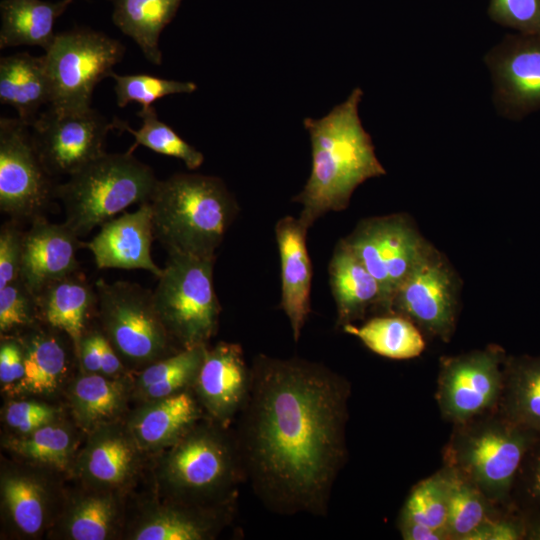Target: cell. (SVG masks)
I'll list each match as a JSON object with an SVG mask.
<instances>
[{
    "label": "cell",
    "mask_w": 540,
    "mask_h": 540,
    "mask_svg": "<svg viewBox=\"0 0 540 540\" xmlns=\"http://www.w3.org/2000/svg\"><path fill=\"white\" fill-rule=\"evenodd\" d=\"M526 526L525 539L540 540V516L524 519Z\"/></svg>",
    "instance_id": "obj_48"
},
{
    "label": "cell",
    "mask_w": 540,
    "mask_h": 540,
    "mask_svg": "<svg viewBox=\"0 0 540 540\" xmlns=\"http://www.w3.org/2000/svg\"><path fill=\"white\" fill-rule=\"evenodd\" d=\"M223 426H194L173 444L165 463L171 486L186 498L231 496L244 480L235 436Z\"/></svg>",
    "instance_id": "obj_9"
},
{
    "label": "cell",
    "mask_w": 540,
    "mask_h": 540,
    "mask_svg": "<svg viewBox=\"0 0 540 540\" xmlns=\"http://www.w3.org/2000/svg\"><path fill=\"white\" fill-rule=\"evenodd\" d=\"M118 130V119L109 121L92 107L60 112L49 108L30 125L38 155L53 176H70L105 153L109 131Z\"/></svg>",
    "instance_id": "obj_14"
},
{
    "label": "cell",
    "mask_w": 540,
    "mask_h": 540,
    "mask_svg": "<svg viewBox=\"0 0 540 540\" xmlns=\"http://www.w3.org/2000/svg\"><path fill=\"white\" fill-rule=\"evenodd\" d=\"M309 228L299 218L285 216L275 226L281 266V308L297 342L311 312L312 264L306 239Z\"/></svg>",
    "instance_id": "obj_19"
},
{
    "label": "cell",
    "mask_w": 540,
    "mask_h": 540,
    "mask_svg": "<svg viewBox=\"0 0 540 540\" xmlns=\"http://www.w3.org/2000/svg\"><path fill=\"white\" fill-rule=\"evenodd\" d=\"M357 337L372 352L394 360L418 357L425 349L422 331L408 318L396 314H379L360 326L342 327Z\"/></svg>",
    "instance_id": "obj_27"
},
{
    "label": "cell",
    "mask_w": 540,
    "mask_h": 540,
    "mask_svg": "<svg viewBox=\"0 0 540 540\" xmlns=\"http://www.w3.org/2000/svg\"><path fill=\"white\" fill-rule=\"evenodd\" d=\"M214 516L185 510H168L148 519L135 532L136 540H203L218 528Z\"/></svg>",
    "instance_id": "obj_33"
},
{
    "label": "cell",
    "mask_w": 540,
    "mask_h": 540,
    "mask_svg": "<svg viewBox=\"0 0 540 540\" xmlns=\"http://www.w3.org/2000/svg\"><path fill=\"white\" fill-rule=\"evenodd\" d=\"M158 181L132 153L105 152L58 183L55 197L64 207V223L82 237L130 205L149 202Z\"/></svg>",
    "instance_id": "obj_5"
},
{
    "label": "cell",
    "mask_w": 540,
    "mask_h": 540,
    "mask_svg": "<svg viewBox=\"0 0 540 540\" xmlns=\"http://www.w3.org/2000/svg\"><path fill=\"white\" fill-rule=\"evenodd\" d=\"M39 320L34 293L20 279L0 288V332L32 328Z\"/></svg>",
    "instance_id": "obj_40"
},
{
    "label": "cell",
    "mask_w": 540,
    "mask_h": 540,
    "mask_svg": "<svg viewBox=\"0 0 540 540\" xmlns=\"http://www.w3.org/2000/svg\"><path fill=\"white\" fill-rule=\"evenodd\" d=\"M43 165L30 126L0 118V210L14 221L44 217L58 183Z\"/></svg>",
    "instance_id": "obj_12"
},
{
    "label": "cell",
    "mask_w": 540,
    "mask_h": 540,
    "mask_svg": "<svg viewBox=\"0 0 540 540\" xmlns=\"http://www.w3.org/2000/svg\"><path fill=\"white\" fill-rule=\"evenodd\" d=\"M460 279L433 245L394 294L390 313L411 320L425 334L448 342L459 312Z\"/></svg>",
    "instance_id": "obj_13"
},
{
    "label": "cell",
    "mask_w": 540,
    "mask_h": 540,
    "mask_svg": "<svg viewBox=\"0 0 540 540\" xmlns=\"http://www.w3.org/2000/svg\"><path fill=\"white\" fill-rule=\"evenodd\" d=\"M200 409L188 391L157 399L142 410L133 423L139 442L146 446L175 443L196 425Z\"/></svg>",
    "instance_id": "obj_26"
},
{
    "label": "cell",
    "mask_w": 540,
    "mask_h": 540,
    "mask_svg": "<svg viewBox=\"0 0 540 540\" xmlns=\"http://www.w3.org/2000/svg\"><path fill=\"white\" fill-rule=\"evenodd\" d=\"M74 0H2L0 48L28 45L46 51L56 33V20Z\"/></svg>",
    "instance_id": "obj_23"
},
{
    "label": "cell",
    "mask_w": 540,
    "mask_h": 540,
    "mask_svg": "<svg viewBox=\"0 0 540 540\" xmlns=\"http://www.w3.org/2000/svg\"><path fill=\"white\" fill-rule=\"evenodd\" d=\"M124 54L119 40L88 27L56 33L44 53L51 86L49 108L60 112L91 108L96 85L111 76Z\"/></svg>",
    "instance_id": "obj_7"
},
{
    "label": "cell",
    "mask_w": 540,
    "mask_h": 540,
    "mask_svg": "<svg viewBox=\"0 0 540 540\" xmlns=\"http://www.w3.org/2000/svg\"><path fill=\"white\" fill-rule=\"evenodd\" d=\"M39 320L65 333L78 352L89 315L97 310V292L77 270L58 279L36 295Z\"/></svg>",
    "instance_id": "obj_21"
},
{
    "label": "cell",
    "mask_w": 540,
    "mask_h": 540,
    "mask_svg": "<svg viewBox=\"0 0 540 540\" xmlns=\"http://www.w3.org/2000/svg\"><path fill=\"white\" fill-rule=\"evenodd\" d=\"M102 333L119 357L151 364L177 351L156 310L153 292L128 281L95 282Z\"/></svg>",
    "instance_id": "obj_8"
},
{
    "label": "cell",
    "mask_w": 540,
    "mask_h": 540,
    "mask_svg": "<svg viewBox=\"0 0 540 540\" xmlns=\"http://www.w3.org/2000/svg\"><path fill=\"white\" fill-rule=\"evenodd\" d=\"M483 61L501 117L519 121L540 109V33L507 35L486 52Z\"/></svg>",
    "instance_id": "obj_15"
},
{
    "label": "cell",
    "mask_w": 540,
    "mask_h": 540,
    "mask_svg": "<svg viewBox=\"0 0 540 540\" xmlns=\"http://www.w3.org/2000/svg\"><path fill=\"white\" fill-rule=\"evenodd\" d=\"M498 412L540 436V356H507Z\"/></svg>",
    "instance_id": "obj_24"
},
{
    "label": "cell",
    "mask_w": 540,
    "mask_h": 540,
    "mask_svg": "<svg viewBox=\"0 0 540 540\" xmlns=\"http://www.w3.org/2000/svg\"><path fill=\"white\" fill-rule=\"evenodd\" d=\"M207 345L180 349L159 359L141 373L139 382L145 395L153 400L181 392L193 384Z\"/></svg>",
    "instance_id": "obj_30"
},
{
    "label": "cell",
    "mask_w": 540,
    "mask_h": 540,
    "mask_svg": "<svg viewBox=\"0 0 540 540\" xmlns=\"http://www.w3.org/2000/svg\"><path fill=\"white\" fill-rule=\"evenodd\" d=\"M448 503L449 474L447 468L443 467L411 489L399 518L409 519L447 534Z\"/></svg>",
    "instance_id": "obj_32"
},
{
    "label": "cell",
    "mask_w": 540,
    "mask_h": 540,
    "mask_svg": "<svg viewBox=\"0 0 540 540\" xmlns=\"http://www.w3.org/2000/svg\"><path fill=\"white\" fill-rule=\"evenodd\" d=\"M72 392L76 412L87 424L113 416L122 401L120 386L97 373L78 379Z\"/></svg>",
    "instance_id": "obj_35"
},
{
    "label": "cell",
    "mask_w": 540,
    "mask_h": 540,
    "mask_svg": "<svg viewBox=\"0 0 540 540\" xmlns=\"http://www.w3.org/2000/svg\"><path fill=\"white\" fill-rule=\"evenodd\" d=\"M2 496L16 526L26 534L37 533L44 522L41 487L32 479L11 476L2 481Z\"/></svg>",
    "instance_id": "obj_36"
},
{
    "label": "cell",
    "mask_w": 540,
    "mask_h": 540,
    "mask_svg": "<svg viewBox=\"0 0 540 540\" xmlns=\"http://www.w3.org/2000/svg\"><path fill=\"white\" fill-rule=\"evenodd\" d=\"M11 448L25 458L60 468L68 461L71 437L63 427L47 424L13 441Z\"/></svg>",
    "instance_id": "obj_38"
},
{
    "label": "cell",
    "mask_w": 540,
    "mask_h": 540,
    "mask_svg": "<svg viewBox=\"0 0 540 540\" xmlns=\"http://www.w3.org/2000/svg\"><path fill=\"white\" fill-rule=\"evenodd\" d=\"M81 247L85 243L65 223L37 218L24 232L19 278L36 295L50 283L79 270L77 251Z\"/></svg>",
    "instance_id": "obj_18"
},
{
    "label": "cell",
    "mask_w": 540,
    "mask_h": 540,
    "mask_svg": "<svg viewBox=\"0 0 540 540\" xmlns=\"http://www.w3.org/2000/svg\"><path fill=\"white\" fill-rule=\"evenodd\" d=\"M53 418L52 407L29 401L10 403L5 413L7 424L24 434H29L49 424Z\"/></svg>",
    "instance_id": "obj_45"
},
{
    "label": "cell",
    "mask_w": 540,
    "mask_h": 540,
    "mask_svg": "<svg viewBox=\"0 0 540 540\" xmlns=\"http://www.w3.org/2000/svg\"><path fill=\"white\" fill-rule=\"evenodd\" d=\"M399 531L405 540H445L446 532L428 527L418 522L399 518Z\"/></svg>",
    "instance_id": "obj_47"
},
{
    "label": "cell",
    "mask_w": 540,
    "mask_h": 540,
    "mask_svg": "<svg viewBox=\"0 0 540 540\" xmlns=\"http://www.w3.org/2000/svg\"><path fill=\"white\" fill-rule=\"evenodd\" d=\"M193 384L211 417L227 428L244 406L250 386V367L241 346L219 342L213 348L206 347Z\"/></svg>",
    "instance_id": "obj_16"
},
{
    "label": "cell",
    "mask_w": 540,
    "mask_h": 540,
    "mask_svg": "<svg viewBox=\"0 0 540 540\" xmlns=\"http://www.w3.org/2000/svg\"><path fill=\"white\" fill-rule=\"evenodd\" d=\"M490 14L519 33H540V0H491Z\"/></svg>",
    "instance_id": "obj_43"
},
{
    "label": "cell",
    "mask_w": 540,
    "mask_h": 540,
    "mask_svg": "<svg viewBox=\"0 0 540 540\" xmlns=\"http://www.w3.org/2000/svg\"><path fill=\"white\" fill-rule=\"evenodd\" d=\"M137 115L142 121L138 130L118 119V130L127 131L134 136V144L128 152L132 153L141 145L156 153L182 160L189 170H196L202 165L204 155L161 121L153 105L142 108Z\"/></svg>",
    "instance_id": "obj_31"
},
{
    "label": "cell",
    "mask_w": 540,
    "mask_h": 540,
    "mask_svg": "<svg viewBox=\"0 0 540 540\" xmlns=\"http://www.w3.org/2000/svg\"><path fill=\"white\" fill-rule=\"evenodd\" d=\"M24 352L18 339H4L0 346V381L18 382L24 376Z\"/></svg>",
    "instance_id": "obj_46"
},
{
    "label": "cell",
    "mask_w": 540,
    "mask_h": 540,
    "mask_svg": "<svg viewBox=\"0 0 540 540\" xmlns=\"http://www.w3.org/2000/svg\"><path fill=\"white\" fill-rule=\"evenodd\" d=\"M52 331L31 329L19 339L24 352V376L16 383V392L53 391L67 370L68 352L62 339Z\"/></svg>",
    "instance_id": "obj_28"
},
{
    "label": "cell",
    "mask_w": 540,
    "mask_h": 540,
    "mask_svg": "<svg viewBox=\"0 0 540 540\" xmlns=\"http://www.w3.org/2000/svg\"><path fill=\"white\" fill-rule=\"evenodd\" d=\"M362 96V89L356 87L324 117L303 121L311 142L312 168L292 201L302 205L299 220L308 228L328 212L346 209L360 184L386 174L359 117Z\"/></svg>",
    "instance_id": "obj_2"
},
{
    "label": "cell",
    "mask_w": 540,
    "mask_h": 540,
    "mask_svg": "<svg viewBox=\"0 0 540 540\" xmlns=\"http://www.w3.org/2000/svg\"><path fill=\"white\" fill-rule=\"evenodd\" d=\"M168 254L152 291L156 310L181 349L207 345L216 333L221 312L213 279L216 257Z\"/></svg>",
    "instance_id": "obj_6"
},
{
    "label": "cell",
    "mask_w": 540,
    "mask_h": 540,
    "mask_svg": "<svg viewBox=\"0 0 540 540\" xmlns=\"http://www.w3.org/2000/svg\"><path fill=\"white\" fill-rule=\"evenodd\" d=\"M512 507L524 519L540 516V436L526 452L518 470L512 490Z\"/></svg>",
    "instance_id": "obj_41"
},
{
    "label": "cell",
    "mask_w": 540,
    "mask_h": 540,
    "mask_svg": "<svg viewBox=\"0 0 540 540\" xmlns=\"http://www.w3.org/2000/svg\"><path fill=\"white\" fill-rule=\"evenodd\" d=\"M343 241L380 286L379 314L390 313L395 292L432 246L405 214L366 218Z\"/></svg>",
    "instance_id": "obj_10"
},
{
    "label": "cell",
    "mask_w": 540,
    "mask_h": 540,
    "mask_svg": "<svg viewBox=\"0 0 540 540\" xmlns=\"http://www.w3.org/2000/svg\"><path fill=\"white\" fill-rule=\"evenodd\" d=\"M538 437L496 411L454 425L444 449V466L471 482L496 506L513 508L512 490L518 470Z\"/></svg>",
    "instance_id": "obj_4"
},
{
    "label": "cell",
    "mask_w": 540,
    "mask_h": 540,
    "mask_svg": "<svg viewBox=\"0 0 540 540\" xmlns=\"http://www.w3.org/2000/svg\"><path fill=\"white\" fill-rule=\"evenodd\" d=\"M0 102L12 106L29 126L40 108L50 105L51 86L45 56L16 53L0 59Z\"/></svg>",
    "instance_id": "obj_22"
},
{
    "label": "cell",
    "mask_w": 540,
    "mask_h": 540,
    "mask_svg": "<svg viewBox=\"0 0 540 540\" xmlns=\"http://www.w3.org/2000/svg\"><path fill=\"white\" fill-rule=\"evenodd\" d=\"M348 381L323 364L257 355L235 440L244 481L271 512L325 516L345 463Z\"/></svg>",
    "instance_id": "obj_1"
},
{
    "label": "cell",
    "mask_w": 540,
    "mask_h": 540,
    "mask_svg": "<svg viewBox=\"0 0 540 540\" xmlns=\"http://www.w3.org/2000/svg\"><path fill=\"white\" fill-rule=\"evenodd\" d=\"M110 77L115 81L116 103L121 108L132 102L147 108L165 96L193 93L197 90L194 82L170 80L149 74L119 75L112 72Z\"/></svg>",
    "instance_id": "obj_37"
},
{
    "label": "cell",
    "mask_w": 540,
    "mask_h": 540,
    "mask_svg": "<svg viewBox=\"0 0 540 540\" xmlns=\"http://www.w3.org/2000/svg\"><path fill=\"white\" fill-rule=\"evenodd\" d=\"M506 358L497 345L442 357L436 390L442 417L459 425L498 411Z\"/></svg>",
    "instance_id": "obj_11"
},
{
    "label": "cell",
    "mask_w": 540,
    "mask_h": 540,
    "mask_svg": "<svg viewBox=\"0 0 540 540\" xmlns=\"http://www.w3.org/2000/svg\"><path fill=\"white\" fill-rule=\"evenodd\" d=\"M154 239L152 209L146 202L134 212H126L102 224L85 247L91 251L99 269H142L158 278L163 268L151 256Z\"/></svg>",
    "instance_id": "obj_17"
},
{
    "label": "cell",
    "mask_w": 540,
    "mask_h": 540,
    "mask_svg": "<svg viewBox=\"0 0 540 540\" xmlns=\"http://www.w3.org/2000/svg\"><path fill=\"white\" fill-rule=\"evenodd\" d=\"M446 468L449 474L448 537L480 540L486 527L504 514L495 512L496 505L471 482L451 468Z\"/></svg>",
    "instance_id": "obj_29"
},
{
    "label": "cell",
    "mask_w": 540,
    "mask_h": 540,
    "mask_svg": "<svg viewBox=\"0 0 540 540\" xmlns=\"http://www.w3.org/2000/svg\"><path fill=\"white\" fill-rule=\"evenodd\" d=\"M155 238L168 253L216 257L239 206L216 176L175 173L159 180L149 201Z\"/></svg>",
    "instance_id": "obj_3"
},
{
    "label": "cell",
    "mask_w": 540,
    "mask_h": 540,
    "mask_svg": "<svg viewBox=\"0 0 540 540\" xmlns=\"http://www.w3.org/2000/svg\"><path fill=\"white\" fill-rule=\"evenodd\" d=\"M134 452L127 439L117 433H104L88 447L85 457L87 474L103 484H118L132 469Z\"/></svg>",
    "instance_id": "obj_34"
},
{
    "label": "cell",
    "mask_w": 540,
    "mask_h": 540,
    "mask_svg": "<svg viewBox=\"0 0 540 540\" xmlns=\"http://www.w3.org/2000/svg\"><path fill=\"white\" fill-rule=\"evenodd\" d=\"M113 519L114 507L109 498L89 497L75 507L67 529L75 540H103L110 534Z\"/></svg>",
    "instance_id": "obj_39"
},
{
    "label": "cell",
    "mask_w": 540,
    "mask_h": 540,
    "mask_svg": "<svg viewBox=\"0 0 540 540\" xmlns=\"http://www.w3.org/2000/svg\"><path fill=\"white\" fill-rule=\"evenodd\" d=\"M328 273L337 309V326L342 328L362 320L370 310L379 314L380 286L343 239L334 248Z\"/></svg>",
    "instance_id": "obj_20"
},
{
    "label": "cell",
    "mask_w": 540,
    "mask_h": 540,
    "mask_svg": "<svg viewBox=\"0 0 540 540\" xmlns=\"http://www.w3.org/2000/svg\"><path fill=\"white\" fill-rule=\"evenodd\" d=\"M77 357L88 373L108 376L123 369L119 355L100 331L84 333L79 344Z\"/></svg>",
    "instance_id": "obj_42"
},
{
    "label": "cell",
    "mask_w": 540,
    "mask_h": 540,
    "mask_svg": "<svg viewBox=\"0 0 540 540\" xmlns=\"http://www.w3.org/2000/svg\"><path fill=\"white\" fill-rule=\"evenodd\" d=\"M110 1L113 4V23L134 40L149 62L160 65V34L173 20L182 0Z\"/></svg>",
    "instance_id": "obj_25"
},
{
    "label": "cell",
    "mask_w": 540,
    "mask_h": 540,
    "mask_svg": "<svg viewBox=\"0 0 540 540\" xmlns=\"http://www.w3.org/2000/svg\"><path fill=\"white\" fill-rule=\"evenodd\" d=\"M24 232L13 221L0 228V288L19 278Z\"/></svg>",
    "instance_id": "obj_44"
}]
</instances>
